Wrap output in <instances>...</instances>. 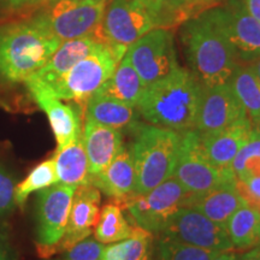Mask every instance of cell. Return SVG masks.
I'll return each mask as SVG.
<instances>
[{
  "label": "cell",
  "mask_w": 260,
  "mask_h": 260,
  "mask_svg": "<svg viewBox=\"0 0 260 260\" xmlns=\"http://www.w3.org/2000/svg\"><path fill=\"white\" fill-rule=\"evenodd\" d=\"M201 86L190 70L180 65L170 74L145 87L136 104L139 115L149 124L177 133L195 130Z\"/></svg>",
  "instance_id": "cell-1"
},
{
  "label": "cell",
  "mask_w": 260,
  "mask_h": 260,
  "mask_svg": "<svg viewBox=\"0 0 260 260\" xmlns=\"http://www.w3.org/2000/svg\"><path fill=\"white\" fill-rule=\"evenodd\" d=\"M181 41L189 70L203 87L228 82L239 65L207 10L182 23Z\"/></svg>",
  "instance_id": "cell-2"
},
{
  "label": "cell",
  "mask_w": 260,
  "mask_h": 260,
  "mask_svg": "<svg viewBox=\"0 0 260 260\" xmlns=\"http://www.w3.org/2000/svg\"><path fill=\"white\" fill-rule=\"evenodd\" d=\"M60 44L32 21L6 25L0 29V77L11 83L25 82Z\"/></svg>",
  "instance_id": "cell-3"
},
{
  "label": "cell",
  "mask_w": 260,
  "mask_h": 260,
  "mask_svg": "<svg viewBox=\"0 0 260 260\" xmlns=\"http://www.w3.org/2000/svg\"><path fill=\"white\" fill-rule=\"evenodd\" d=\"M129 145L136 172V191L146 193L172 177L180 149L181 133L136 122L130 126Z\"/></svg>",
  "instance_id": "cell-4"
},
{
  "label": "cell",
  "mask_w": 260,
  "mask_h": 260,
  "mask_svg": "<svg viewBox=\"0 0 260 260\" xmlns=\"http://www.w3.org/2000/svg\"><path fill=\"white\" fill-rule=\"evenodd\" d=\"M172 27L170 12L158 0H111L106 5L98 39L110 46L128 48L155 28Z\"/></svg>",
  "instance_id": "cell-5"
},
{
  "label": "cell",
  "mask_w": 260,
  "mask_h": 260,
  "mask_svg": "<svg viewBox=\"0 0 260 260\" xmlns=\"http://www.w3.org/2000/svg\"><path fill=\"white\" fill-rule=\"evenodd\" d=\"M125 52L126 48L113 47L100 41L88 56L53 84L45 88H31L29 92L42 90L60 100L75 102L86 107L89 98L112 76Z\"/></svg>",
  "instance_id": "cell-6"
},
{
  "label": "cell",
  "mask_w": 260,
  "mask_h": 260,
  "mask_svg": "<svg viewBox=\"0 0 260 260\" xmlns=\"http://www.w3.org/2000/svg\"><path fill=\"white\" fill-rule=\"evenodd\" d=\"M106 5L107 0H50L30 21L61 42L84 37L98 39Z\"/></svg>",
  "instance_id": "cell-7"
},
{
  "label": "cell",
  "mask_w": 260,
  "mask_h": 260,
  "mask_svg": "<svg viewBox=\"0 0 260 260\" xmlns=\"http://www.w3.org/2000/svg\"><path fill=\"white\" fill-rule=\"evenodd\" d=\"M190 195L176 178L170 177L153 189L135 193L116 204L128 213L135 225L159 234L181 207L187 206Z\"/></svg>",
  "instance_id": "cell-8"
},
{
  "label": "cell",
  "mask_w": 260,
  "mask_h": 260,
  "mask_svg": "<svg viewBox=\"0 0 260 260\" xmlns=\"http://www.w3.org/2000/svg\"><path fill=\"white\" fill-rule=\"evenodd\" d=\"M172 177L191 195L205 193L219 184L236 180L232 169L217 168L211 162L195 130L181 133L180 149Z\"/></svg>",
  "instance_id": "cell-9"
},
{
  "label": "cell",
  "mask_w": 260,
  "mask_h": 260,
  "mask_svg": "<svg viewBox=\"0 0 260 260\" xmlns=\"http://www.w3.org/2000/svg\"><path fill=\"white\" fill-rule=\"evenodd\" d=\"M229 42L239 64H251L260 58V22L247 11L242 0L206 9Z\"/></svg>",
  "instance_id": "cell-10"
},
{
  "label": "cell",
  "mask_w": 260,
  "mask_h": 260,
  "mask_svg": "<svg viewBox=\"0 0 260 260\" xmlns=\"http://www.w3.org/2000/svg\"><path fill=\"white\" fill-rule=\"evenodd\" d=\"M124 57L148 86L178 67L174 32L155 28L128 46Z\"/></svg>",
  "instance_id": "cell-11"
},
{
  "label": "cell",
  "mask_w": 260,
  "mask_h": 260,
  "mask_svg": "<svg viewBox=\"0 0 260 260\" xmlns=\"http://www.w3.org/2000/svg\"><path fill=\"white\" fill-rule=\"evenodd\" d=\"M76 188L56 183L39 194L37 246L42 258L53 255L57 243L64 236Z\"/></svg>",
  "instance_id": "cell-12"
},
{
  "label": "cell",
  "mask_w": 260,
  "mask_h": 260,
  "mask_svg": "<svg viewBox=\"0 0 260 260\" xmlns=\"http://www.w3.org/2000/svg\"><path fill=\"white\" fill-rule=\"evenodd\" d=\"M159 235L211 251H234L224 225L189 206L181 207Z\"/></svg>",
  "instance_id": "cell-13"
},
{
  "label": "cell",
  "mask_w": 260,
  "mask_h": 260,
  "mask_svg": "<svg viewBox=\"0 0 260 260\" xmlns=\"http://www.w3.org/2000/svg\"><path fill=\"white\" fill-rule=\"evenodd\" d=\"M247 116L229 82L203 87L195 132H216Z\"/></svg>",
  "instance_id": "cell-14"
},
{
  "label": "cell",
  "mask_w": 260,
  "mask_h": 260,
  "mask_svg": "<svg viewBox=\"0 0 260 260\" xmlns=\"http://www.w3.org/2000/svg\"><path fill=\"white\" fill-rule=\"evenodd\" d=\"M100 190L92 183L76 188L71 204L70 216L64 236L54 248L56 253L65 252L77 242L89 237L99 219Z\"/></svg>",
  "instance_id": "cell-15"
},
{
  "label": "cell",
  "mask_w": 260,
  "mask_h": 260,
  "mask_svg": "<svg viewBox=\"0 0 260 260\" xmlns=\"http://www.w3.org/2000/svg\"><path fill=\"white\" fill-rule=\"evenodd\" d=\"M99 42L95 37H84L63 41L46 64L25 80L24 83L27 88H45L53 84L75 64L88 56Z\"/></svg>",
  "instance_id": "cell-16"
},
{
  "label": "cell",
  "mask_w": 260,
  "mask_h": 260,
  "mask_svg": "<svg viewBox=\"0 0 260 260\" xmlns=\"http://www.w3.org/2000/svg\"><path fill=\"white\" fill-rule=\"evenodd\" d=\"M253 135L252 122L247 116L233 124L216 132L199 135L201 146L213 165L220 169H230L234 158Z\"/></svg>",
  "instance_id": "cell-17"
},
{
  "label": "cell",
  "mask_w": 260,
  "mask_h": 260,
  "mask_svg": "<svg viewBox=\"0 0 260 260\" xmlns=\"http://www.w3.org/2000/svg\"><path fill=\"white\" fill-rule=\"evenodd\" d=\"M81 138L88 158L90 178L105 170L124 147L122 130L88 118L84 121Z\"/></svg>",
  "instance_id": "cell-18"
},
{
  "label": "cell",
  "mask_w": 260,
  "mask_h": 260,
  "mask_svg": "<svg viewBox=\"0 0 260 260\" xmlns=\"http://www.w3.org/2000/svg\"><path fill=\"white\" fill-rule=\"evenodd\" d=\"M30 94L39 107L46 113L57 141V151L81 138V117L74 106L42 90H31Z\"/></svg>",
  "instance_id": "cell-19"
},
{
  "label": "cell",
  "mask_w": 260,
  "mask_h": 260,
  "mask_svg": "<svg viewBox=\"0 0 260 260\" xmlns=\"http://www.w3.org/2000/svg\"><path fill=\"white\" fill-rule=\"evenodd\" d=\"M90 183L113 199V203H119L135 194L136 172L129 147L124 146L105 170L90 178Z\"/></svg>",
  "instance_id": "cell-20"
},
{
  "label": "cell",
  "mask_w": 260,
  "mask_h": 260,
  "mask_svg": "<svg viewBox=\"0 0 260 260\" xmlns=\"http://www.w3.org/2000/svg\"><path fill=\"white\" fill-rule=\"evenodd\" d=\"M245 204L235 180L219 184L205 193L190 195L187 206L193 207L207 218L224 225L229 217Z\"/></svg>",
  "instance_id": "cell-21"
},
{
  "label": "cell",
  "mask_w": 260,
  "mask_h": 260,
  "mask_svg": "<svg viewBox=\"0 0 260 260\" xmlns=\"http://www.w3.org/2000/svg\"><path fill=\"white\" fill-rule=\"evenodd\" d=\"M139 116L136 107L100 94H93L86 105V118L118 130L130 128Z\"/></svg>",
  "instance_id": "cell-22"
},
{
  "label": "cell",
  "mask_w": 260,
  "mask_h": 260,
  "mask_svg": "<svg viewBox=\"0 0 260 260\" xmlns=\"http://www.w3.org/2000/svg\"><path fill=\"white\" fill-rule=\"evenodd\" d=\"M58 183L79 187L90 183L89 165L82 138L57 151L53 157Z\"/></svg>",
  "instance_id": "cell-23"
},
{
  "label": "cell",
  "mask_w": 260,
  "mask_h": 260,
  "mask_svg": "<svg viewBox=\"0 0 260 260\" xmlns=\"http://www.w3.org/2000/svg\"><path fill=\"white\" fill-rule=\"evenodd\" d=\"M145 83L125 57L117 65L115 73L94 94L118 100L126 105L136 106L145 90Z\"/></svg>",
  "instance_id": "cell-24"
},
{
  "label": "cell",
  "mask_w": 260,
  "mask_h": 260,
  "mask_svg": "<svg viewBox=\"0 0 260 260\" xmlns=\"http://www.w3.org/2000/svg\"><path fill=\"white\" fill-rule=\"evenodd\" d=\"M224 228L234 251H247L260 245V212L251 205L245 204L235 211Z\"/></svg>",
  "instance_id": "cell-25"
},
{
  "label": "cell",
  "mask_w": 260,
  "mask_h": 260,
  "mask_svg": "<svg viewBox=\"0 0 260 260\" xmlns=\"http://www.w3.org/2000/svg\"><path fill=\"white\" fill-rule=\"evenodd\" d=\"M228 82L232 86L252 124L260 121V84L251 65H237Z\"/></svg>",
  "instance_id": "cell-26"
},
{
  "label": "cell",
  "mask_w": 260,
  "mask_h": 260,
  "mask_svg": "<svg viewBox=\"0 0 260 260\" xmlns=\"http://www.w3.org/2000/svg\"><path fill=\"white\" fill-rule=\"evenodd\" d=\"M134 230L135 225L128 222L122 207L111 203L105 205L100 211L99 219L94 228V237L104 245H110L132 236Z\"/></svg>",
  "instance_id": "cell-27"
},
{
  "label": "cell",
  "mask_w": 260,
  "mask_h": 260,
  "mask_svg": "<svg viewBox=\"0 0 260 260\" xmlns=\"http://www.w3.org/2000/svg\"><path fill=\"white\" fill-rule=\"evenodd\" d=\"M152 233L135 225L134 234L104 248L102 260H151Z\"/></svg>",
  "instance_id": "cell-28"
},
{
  "label": "cell",
  "mask_w": 260,
  "mask_h": 260,
  "mask_svg": "<svg viewBox=\"0 0 260 260\" xmlns=\"http://www.w3.org/2000/svg\"><path fill=\"white\" fill-rule=\"evenodd\" d=\"M218 253L159 235L151 260H212Z\"/></svg>",
  "instance_id": "cell-29"
},
{
  "label": "cell",
  "mask_w": 260,
  "mask_h": 260,
  "mask_svg": "<svg viewBox=\"0 0 260 260\" xmlns=\"http://www.w3.org/2000/svg\"><path fill=\"white\" fill-rule=\"evenodd\" d=\"M56 183H58V176L54 159H47L37 165L29 172L28 176L15 187V203L19 206H23L31 193L42 190Z\"/></svg>",
  "instance_id": "cell-30"
},
{
  "label": "cell",
  "mask_w": 260,
  "mask_h": 260,
  "mask_svg": "<svg viewBox=\"0 0 260 260\" xmlns=\"http://www.w3.org/2000/svg\"><path fill=\"white\" fill-rule=\"evenodd\" d=\"M232 169L236 180L245 181L260 176V139L253 134L234 158Z\"/></svg>",
  "instance_id": "cell-31"
},
{
  "label": "cell",
  "mask_w": 260,
  "mask_h": 260,
  "mask_svg": "<svg viewBox=\"0 0 260 260\" xmlns=\"http://www.w3.org/2000/svg\"><path fill=\"white\" fill-rule=\"evenodd\" d=\"M165 6L170 12L174 27H176L188 18L212 8V0H168Z\"/></svg>",
  "instance_id": "cell-32"
},
{
  "label": "cell",
  "mask_w": 260,
  "mask_h": 260,
  "mask_svg": "<svg viewBox=\"0 0 260 260\" xmlns=\"http://www.w3.org/2000/svg\"><path fill=\"white\" fill-rule=\"evenodd\" d=\"M104 248V243L87 237L65 251L64 260H102Z\"/></svg>",
  "instance_id": "cell-33"
},
{
  "label": "cell",
  "mask_w": 260,
  "mask_h": 260,
  "mask_svg": "<svg viewBox=\"0 0 260 260\" xmlns=\"http://www.w3.org/2000/svg\"><path fill=\"white\" fill-rule=\"evenodd\" d=\"M15 183L4 169L0 168V216L11 212L15 207Z\"/></svg>",
  "instance_id": "cell-34"
},
{
  "label": "cell",
  "mask_w": 260,
  "mask_h": 260,
  "mask_svg": "<svg viewBox=\"0 0 260 260\" xmlns=\"http://www.w3.org/2000/svg\"><path fill=\"white\" fill-rule=\"evenodd\" d=\"M236 186L246 204L255 207L260 212V176L248 178L245 181L236 180Z\"/></svg>",
  "instance_id": "cell-35"
},
{
  "label": "cell",
  "mask_w": 260,
  "mask_h": 260,
  "mask_svg": "<svg viewBox=\"0 0 260 260\" xmlns=\"http://www.w3.org/2000/svg\"><path fill=\"white\" fill-rule=\"evenodd\" d=\"M247 11L260 22V0H242Z\"/></svg>",
  "instance_id": "cell-36"
},
{
  "label": "cell",
  "mask_w": 260,
  "mask_h": 260,
  "mask_svg": "<svg viewBox=\"0 0 260 260\" xmlns=\"http://www.w3.org/2000/svg\"><path fill=\"white\" fill-rule=\"evenodd\" d=\"M236 260H260V245L247 249L243 254H237Z\"/></svg>",
  "instance_id": "cell-37"
},
{
  "label": "cell",
  "mask_w": 260,
  "mask_h": 260,
  "mask_svg": "<svg viewBox=\"0 0 260 260\" xmlns=\"http://www.w3.org/2000/svg\"><path fill=\"white\" fill-rule=\"evenodd\" d=\"M41 2H44V0H8V4L11 6L12 9H21L25 8V6L39 4V3Z\"/></svg>",
  "instance_id": "cell-38"
},
{
  "label": "cell",
  "mask_w": 260,
  "mask_h": 260,
  "mask_svg": "<svg viewBox=\"0 0 260 260\" xmlns=\"http://www.w3.org/2000/svg\"><path fill=\"white\" fill-rule=\"evenodd\" d=\"M237 259V253L235 251H226V252H220L217 254L212 260H236Z\"/></svg>",
  "instance_id": "cell-39"
},
{
  "label": "cell",
  "mask_w": 260,
  "mask_h": 260,
  "mask_svg": "<svg viewBox=\"0 0 260 260\" xmlns=\"http://www.w3.org/2000/svg\"><path fill=\"white\" fill-rule=\"evenodd\" d=\"M249 65H251L253 71H254L256 80H258V82L260 84V58H258V59L254 60L253 63H251Z\"/></svg>",
  "instance_id": "cell-40"
},
{
  "label": "cell",
  "mask_w": 260,
  "mask_h": 260,
  "mask_svg": "<svg viewBox=\"0 0 260 260\" xmlns=\"http://www.w3.org/2000/svg\"><path fill=\"white\" fill-rule=\"evenodd\" d=\"M252 125H253V134H254L256 138L260 139V121H258Z\"/></svg>",
  "instance_id": "cell-41"
},
{
  "label": "cell",
  "mask_w": 260,
  "mask_h": 260,
  "mask_svg": "<svg viewBox=\"0 0 260 260\" xmlns=\"http://www.w3.org/2000/svg\"><path fill=\"white\" fill-rule=\"evenodd\" d=\"M0 260H5V255H4V253H3L2 251H0Z\"/></svg>",
  "instance_id": "cell-42"
},
{
  "label": "cell",
  "mask_w": 260,
  "mask_h": 260,
  "mask_svg": "<svg viewBox=\"0 0 260 260\" xmlns=\"http://www.w3.org/2000/svg\"><path fill=\"white\" fill-rule=\"evenodd\" d=\"M218 2H220V0H212V6L216 4V3H218Z\"/></svg>",
  "instance_id": "cell-43"
},
{
  "label": "cell",
  "mask_w": 260,
  "mask_h": 260,
  "mask_svg": "<svg viewBox=\"0 0 260 260\" xmlns=\"http://www.w3.org/2000/svg\"><path fill=\"white\" fill-rule=\"evenodd\" d=\"M158 2H160V3H162V4H165V3H167L168 0H158Z\"/></svg>",
  "instance_id": "cell-44"
}]
</instances>
